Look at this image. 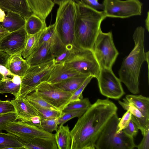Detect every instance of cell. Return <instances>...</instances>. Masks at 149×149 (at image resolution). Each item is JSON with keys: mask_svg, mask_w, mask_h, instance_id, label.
<instances>
[{"mask_svg": "<svg viewBox=\"0 0 149 149\" xmlns=\"http://www.w3.org/2000/svg\"><path fill=\"white\" fill-rule=\"evenodd\" d=\"M67 0H54V3L57 4L59 6L66 1Z\"/></svg>", "mask_w": 149, "mask_h": 149, "instance_id": "obj_49", "label": "cell"}, {"mask_svg": "<svg viewBox=\"0 0 149 149\" xmlns=\"http://www.w3.org/2000/svg\"><path fill=\"white\" fill-rule=\"evenodd\" d=\"M86 111L85 110H80L64 112L63 115L58 118V124L63 125L68 120L74 118H79Z\"/></svg>", "mask_w": 149, "mask_h": 149, "instance_id": "obj_33", "label": "cell"}, {"mask_svg": "<svg viewBox=\"0 0 149 149\" xmlns=\"http://www.w3.org/2000/svg\"><path fill=\"white\" fill-rule=\"evenodd\" d=\"M145 31L141 26L136 29L132 36L134 47L123 59L118 71L121 82L133 94L139 93V77L142 64L146 59V52L144 47Z\"/></svg>", "mask_w": 149, "mask_h": 149, "instance_id": "obj_3", "label": "cell"}, {"mask_svg": "<svg viewBox=\"0 0 149 149\" xmlns=\"http://www.w3.org/2000/svg\"><path fill=\"white\" fill-rule=\"evenodd\" d=\"M35 91L47 102L61 111L68 105L72 95L71 93L64 91L47 81L38 84Z\"/></svg>", "mask_w": 149, "mask_h": 149, "instance_id": "obj_10", "label": "cell"}, {"mask_svg": "<svg viewBox=\"0 0 149 149\" xmlns=\"http://www.w3.org/2000/svg\"><path fill=\"white\" fill-rule=\"evenodd\" d=\"M96 79L100 91L103 96L108 98L119 99L125 94L121 82L112 69L100 68Z\"/></svg>", "mask_w": 149, "mask_h": 149, "instance_id": "obj_11", "label": "cell"}, {"mask_svg": "<svg viewBox=\"0 0 149 149\" xmlns=\"http://www.w3.org/2000/svg\"><path fill=\"white\" fill-rule=\"evenodd\" d=\"M55 58L52 46L49 42L39 45L38 47L26 58L30 66L43 63Z\"/></svg>", "mask_w": 149, "mask_h": 149, "instance_id": "obj_15", "label": "cell"}, {"mask_svg": "<svg viewBox=\"0 0 149 149\" xmlns=\"http://www.w3.org/2000/svg\"><path fill=\"white\" fill-rule=\"evenodd\" d=\"M28 37L24 26L17 31L10 33L0 43V51L5 52L10 56L22 54Z\"/></svg>", "mask_w": 149, "mask_h": 149, "instance_id": "obj_13", "label": "cell"}, {"mask_svg": "<svg viewBox=\"0 0 149 149\" xmlns=\"http://www.w3.org/2000/svg\"><path fill=\"white\" fill-rule=\"evenodd\" d=\"M93 77L89 76L79 88L73 93L69 102L68 105L72 102L78 101L83 98L82 92L88 84L90 82Z\"/></svg>", "mask_w": 149, "mask_h": 149, "instance_id": "obj_35", "label": "cell"}, {"mask_svg": "<svg viewBox=\"0 0 149 149\" xmlns=\"http://www.w3.org/2000/svg\"><path fill=\"white\" fill-rule=\"evenodd\" d=\"M76 8L74 0H67L59 5L57 12L55 29L59 39L66 47L74 43V30Z\"/></svg>", "mask_w": 149, "mask_h": 149, "instance_id": "obj_5", "label": "cell"}, {"mask_svg": "<svg viewBox=\"0 0 149 149\" xmlns=\"http://www.w3.org/2000/svg\"><path fill=\"white\" fill-rule=\"evenodd\" d=\"M118 102L124 110L130 111L132 115L136 117L139 118H144L141 112L125 98L123 99V101L119 100Z\"/></svg>", "mask_w": 149, "mask_h": 149, "instance_id": "obj_34", "label": "cell"}, {"mask_svg": "<svg viewBox=\"0 0 149 149\" xmlns=\"http://www.w3.org/2000/svg\"><path fill=\"white\" fill-rule=\"evenodd\" d=\"M89 76L82 74L75 76L54 84L64 91L71 93L72 94Z\"/></svg>", "mask_w": 149, "mask_h": 149, "instance_id": "obj_26", "label": "cell"}, {"mask_svg": "<svg viewBox=\"0 0 149 149\" xmlns=\"http://www.w3.org/2000/svg\"><path fill=\"white\" fill-rule=\"evenodd\" d=\"M71 49L66 48L64 51L57 56L54 59L55 64L64 62L69 57Z\"/></svg>", "mask_w": 149, "mask_h": 149, "instance_id": "obj_42", "label": "cell"}, {"mask_svg": "<svg viewBox=\"0 0 149 149\" xmlns=\"http://www.w3.org/2000/svg\"><path fill=\"white\" fill-rule=\"evenodd\" d=\"M13 112H15V111L11 101H0V115Z\"/></svg>", "mask_w": 149, "mask_h": 149, "instance_id": "obj_39", "label": "cell"}, {"mask_svg": "<svg viewBox=\"0 0 149 149\" xmlns=\"http://www.w3.org/2000/svg\"><path fill=\"white\" fill-rule=\"evenodd\" d=\"M125 98L134 105L142 113L144 119L149 121V98L142 95L129 94Z\"/></svg>", "mask_w": 149, "mask_h": 149, "instance_id": "obj_23", "label": "cell"}, {"mask_svg": "<svg viewBox=\"0 0 149 149\" xmlns=\"http://www.w3.org/2000/svg\"><path fill=\"white\" fill-rule=\"evenodd\" d=\"M149 51L146 52V61L147 62L148 66V80L149 79Z\"/></svg>", "mask_w": 149, "mask_h": 149, "instance_id": "obj_50", "label": "cell"}, {"mask_svg": "<svg viewBox=\"0 0 149 149\" xmlns=\"http://www.w3.org/2000/svg\"><path fill=\"white\" fill-rule=\"evenodd\" d=\"M82 74H84L68 68L64 63L57 64H55L47 81L54 84Z\"/></svg>", "mask_w": 149, "mask_h": 149, "instance_id": "obj_18", "label": "cell"}, {"mask_svg": "<svg viewBox=\"0 0 149 149\" xmlns=\"http://www.w3.org/2000/svg\"><path fill=\"white\" fill-rule=\"evenodd\" d=\"M146 27L148 32L149 31V12L147 13V15L145 20Z\"/></svg>", "mask_w": 149, "mask_h": 149, "instance_id": "obj_47", "label": "cell"}, {"mask_svg": "<svg viewBox=\"0 0 149 149\" xmlns=\"http://www.w3.org/2000/svg\"><path fill=\"white\" fill-rule=\"evenodd\" d=\"M10 56L6 52L0 51V65L6 67L8 61Z\"/></svg>", "mask_w": 149, "mask_h": 149, "instance_id": "obj_44", "label": "cell"}, {"mask_svg": "<svg viewBox=\"0 0 149 149\" xmlns=\"http://www.w3.org/2000/svg\"><path fill=\"white\" fill-rule=\"evenodd\" d=\"M3 76L1 74H0V81L3 80Z\"/></svg>", "mask_w": 149, "mask_h": 149, "instance_id": "obj_51", "label": "cell"}, {"mask_svg": "<svg viewBox=\"0 0 149 149\" xmlns=\"http://www.w3.org/2000/svg\"><path fill=\"white\" fill-rule=\"evenodd\" d=\"M18 138L22 144L24 149H58L55 139L34 137L24 140Z\"/></svg>", "mask_w": 149, "mask_h": 149, "instance_id": "obj_19", "label": "cell"}, {"mask_svg": "<svg viewBox=\"0 0 149 149\" xmlns=\"http://www.w3.org/2000/svg\"><path fill=\"white\" fill-rule=\"evenodd\" d=\"M117 110L108 99H99L91 104L70 131V149H95L100 135Z\"/></svg>", "mask_w": 149, "mask_h": 149, "instance_id": "obj_1", "label": "cell"}, {"mask_svg": "<svg viewBox=\"0 0 149 149\" xmlns=\"http://www.w3.org/2000/svg\"><path fill=\"white\" fill-rule=\"evenodd\" d=\"M55 24H54L47 27L42 31L39 45L44 42H49L51 44L55 58L66 49L59 39L56 32Z\"/></svg>", "mask_w": 149, "mask_h": 149, "instance_id": "obj_16", "label": "cell"}, {"mask_svg": "<svg viewBox=\"0 0 149 149\" xmlns=\"http://www.w3.org/2000/svg\"><path fill=\"white\" fill-rule=\"evenodd\" d=\"M64 63L70 69L96 79L100 70L92 50L81 48L74 44L71 49L69 57Z\"/></svg>", "mask_w": 149, "mask_h": 149, "instance_id": "obj_6", "label": "cell"}, {"mask_svg": "<svg viewBox=\"0 0 149 149\" xmlns=\"http://www.w3.org/2000/svg\"><path fill=\"white\" fill-rule=\"evenodd\" d=\"M1 101V100H0V101Z\"/></svg>", "mask_w": 149, "mask_h": 149, "instance_id": "obj_52", "label": "cell"}, {"mask_svg": "<svg viewBox=\"0 0 149 149\" xmlns=\"http://www.w3.org/2000/svg\"><path fill=\"white\" fill-rule=\"evenodd\" d=\"M132 115L129 110H127L124 114L118 123L116 131L117 133H119L127 127L131 120Z\"/></svg>", "mask_w": 149, "mask_h": 149, "instance_id": "obj_38", "label": "cell"}, {"mask_svg": "<svg viewBox=\"0 0 149 149\" xmlns=\"http://www.w3.org/2000/svg\"><path fill=\"white\" fill-rule=\"evenodd\" d=\"M106 17L125 18L141 15L142 3L139 0H104Z\"/></svg>", "mask_w": 149, "mask_h": 149, "instance_id": "obj_9", "label": "cell"}, {"mask_svg": "<svg viewBox=\"0 0 149 149\" xmlns=\"http://www.w3.org/2000/svg\"><path fill=\"white\" fill-rule=\"evenodd\" d=\"M120 119L117 113L112 117L97 140L95 149H133L136 147L133 137L123 130L116 132Z\"/></svg>", "mask_w": 149, "mask_h": 149, "instance_id": "obj_4", "label": "cell"}, {"mask_svg": "<svg viewBox=\"0 0 149 149\" xmlns=\"http://www.w3.org/2000/svg\"><path fill=\"white\" fill-rule=\"evenodd\" d=\"M54 65V59L43 63L30 66L24 76L21 78L20 89L17 97H25L34 91L40 83L47 81Z\"/></svg>", "mask_w": 149, "mask_h": 149, "instance_id": "obj_8", "label": "cell"}, {"mask_svg": "<svg viewBox=\"0 0 149 149\" xmlns=\"http://www.w3.org/2000/svg\"><path fill=\"white\" fill-rule=\"evenodd\" d=\"M0 74L3 76V78H6L8 76L12 77L15 75L6 67L1 65H0Z\"/></svg>", "mask_w": 149, "mask_h": 149, "instance_id": "obj_45", "label": "cell"}, {"mask_svg": "<svg viewBox=\"0 0 149 149\" xmlns=\"http://www.w3.org/2000/svg\"><path fill=\"white\" fill-rule=\"evenodd\" d=\"M26 60L22 57L21 54L10 56L6 67L14 75L22 77L30 67Z\"/></svg>", "mask_w": 149, "mask_h": 149, "instance_id": "obj_20", "label": "cell"}, {"mask_svg": "<svg viewBox=\"0 0 149 149\" xmlns=\"http://www.w3.org/2000/svg\"><path fill=\"white\" fill-rule=\"evenodd\" d=\"M100 68L112 69L119 53L114 44L112 33L99 32L92 50Z\"/></svg>", "mask_w": 149, "mask_h": 149, "instance_id": "obj_7", "label": "cell"}, {"mask_svg": "<svg viewBox=\"0 0 149 149\" xmlns=\"http://www.w3.org/2000/svg\"><path fill=\"white\" fill-rule=\"evenodd\" d=\"M5 130L24 140L34 137L55 139L54 134L29 123L21 121L11 122Z\"/></svg>", "mask_w": 149, "mask_h": 149, "instance_id": "obj_12", "label": "cell"}, {"mask_svg": "<svg viewBox=\"0 0 149 149\" xmlns=\"http://www.w3.org/2000/svg\"><path fill=\"white\" fill-rule=\"evenodd\" d=\"M9 33L8 31L0 26V43L3 39Z\"/></svg>", "mask_w": 149, "mask_h": 149, "instance_id": "obj_46", "label": "cell"}, {"mask_svg": "<svg viewBox=\"0 0 149 149\" xmlns=\"http://www.w3.org/2000/svg\"><path fill=\"white\" fill-rule=\"evenodd\" d=\"M55 139L58 149H70L71 138L68 125H60L54 134Z\"/></svg>", "mask_w": 149, "mask_h": 149, "instance_id": "obj_24", "label": "cell"}, {"mask_svg": "<svg viewBox=\"0 0 149 149\" xmlns=\"http://www.w3.org/2000/svg\"><path fill=\"white\" fill-rule=\"evenodd\" d=\"M74 0L76 8L74 44L81 48L92 50L101 30V23L106 17L103 11L93 9L79 0Z\"/></svg>", "mask_w": 149, "mask_h": 149, "instance_id": "obj_2", "label": "cell"}, {"mask_svg": "<svg viewBox=\"0 0 149 149\" xmlns=\"http://www.w3.org/2000/svg\"><path fill=\"white\" fill-rule=\"evenodd\" d=\"M143 136L141 141L136 147L138 149H149V128L146 130Z\"/></svg>", "mask_w": 149, "mask_h": 149, "instance_id": "obj_43", "label": "cell"}, {"mask_svg": "<svg viewBox=\"0 0 149 149\" xmlns=\"http://www.w3.org/2000/svg\"></svg>", "mask_w": 149, "mask_h": 149, "instance_id": "obj_53", "label": "cell"}, {"mask_svg": "<svg viewBox=\"0 0 149 149\" xmlns=\"http://www.w3.org/2000/svg\"><path fill=\"white\" fill-rule=\"evenodd\" d=\"M0 8L20 15L25 20L33 14L27 0H0Z\"/></svg>", "mask_w": 149, "mask_h": 149, "instance_id": "obj_17", "label": "cell"}, {"mask_svg": "<svg viewBox=\"0 0 149 149\" xmlns=\"http://www.w3.org/2000/svg\"><path fill=\"white\" fill-rule=\"evenodd\" d=\"M17 119L15 112L11 113L0 115V132L5 130L7 125L11 122Z\"/></svg>", "mask_w": 149, "mask_h": 149, "instance_id": "obj_37", "label": "cell"}, {"mask_svg": "<svg viewBox=\"0 0 149 149\" xmlns=\"http://www.w3.org/2000/svg\"><path fill=\"white\" fill-rule=\"evenodd\" d=\"M91 105V103L88 98H82L79 100L70 103L64 109L63 111L66 112L75 110L86 111Z\"/></svg>", "mask_w": 149, "mask_h": 149, "instance_id": "obj_31", "label": "cell"}, {"mask_svg": "<svg viewBox=\"0 0 149 149\" xmlns=\"http://www.w3.org/2000/svg\"><path fill=\"white\" fill-rule=\"evenodd\" d=\"M20 84L16 83L12 78L9 77L3 78L0 81V93H10L14 95L15 98L18 95Z\"/></svg>", "mask_w": 149, "mask_h": 149, "instance_id": "obj_28", "label": "cell"}, {"mask_svg": "<svg viewBox=\"0 0 149 149\" xmlns=\"http://www.w3.org/2000/svg\"><path fill=\"white\" fill-rule=\"evenodd\" d=\"M42 31L33 35L28 36L24 48L21 54L24 58H27L38 47Z\"/></svg>", "mask_w": 149, "mask_h": 149, "instance_id": "obj_29", "label": "cell"}, {"mask_svg": "<svg viewBox=\"0 0 149 149\" xmlns=\"http://www.w3.org/2000/svg\"><path fill=\"white\" fill-rule=\"evenodd\" d=\"M25 21V19L20 15L8 12L3 20L0 22V26L10 33L24 26Z\"/></svg>", "mask_w": 149, "mask_h": 149, "instance_id": "obj_22", "label": "cell"}, {"mask_svg": "<svg viewBox=\"0 0 149 149\" xmlns=\"http://www.w3.org/2000/svg\"><path fill=\"white\" fill-rule=\"evenodd\" d=\"M10 101L15 108L17 119L29 123L33 117L39 115L25 97L19 96Z\"/></svg>", "mask_w": 149, "mask_h": 149, "instance_id": "obj_14", "label": "cell"}, {"mask_svg": "<svg viewBox=\"0 0 149 149\" xmlns=\"http://www.w3.org/2000/svg\"><path fill=\"white\" fill-rule=\"evenodd\" d=\"M27 0L33 13L44 21L54 5V2L51 0Z\"/></svg>", "mask_w": 149, "mask_h": 149, "instance_id": "obj_21", "label": "cell"}, {"mask_svg": "<svg viewBox=\"0 0 149 149\" xmlns=\"http://www.w3.org/2000/svg\"><path fill=\"white\" fill-rule=\"evenodd\" d=\"M30 103L37 111L42 119L58 118L61 116L64 113L63 111L60 110L43 108L36 104Z\"/></svg>", "mask_w": 149, "mask_h": 149, "instance_id": "obj_30", "label": "cell"}, {"mask_svg": "<svg viewBox=\"0 0 149 149\" xmlns=\"http://www.w3.org/2000/svg\"><path fill=\"white\" fill-rule=\"evenodd\" d=\"M47 27L45 21L34 14L26 19L24 25L25 29L28 36L39 33Z\"/></svg>", "mask_w": 149, "mask_h": 149, "instance_id": "obj_25", "label": "cell"}, {"mask_svg": "<svg viewBox=\"0 0 149 149\" xmlns=\"http://www.w3.org/2000/svg\"><path fill=\"white\" fill-rule=\"evenodd\" d=\"M59 125L58 118L52 119H42L41 121V128L49 132L52 133L56 131Z\"/></svg>", "mask_w": 149, "mask_h": 149, "instance_id": "obj_36", "label": "cell"}, {"mask_svg": "<svg viewBox=\"0 0 149 149\" xmlns=\"http://www.w3.org/2000/svg\"><path fill=\"white\" fill-rule=\"evenodd\" d=\"M139 130L136 125L131 120L127 127L123 131L128 135L134 137L137 135Z\"/></svg>", "mask_w": 149, "mask_h": 149, "instance_id": "obj_40", "label": "cell"}, {"mask_svg": "<svg viewBox=\"0 0 149 149\" xmlns=\"http://www.w3.org/2000/svg\"><path fill=\"white\" fill-rule=\"evenodd\" d=\"M0 149H24L18 138L13 134L0 132Z\"/></svg>", "mask_w": 149, "mask_h": 149, "instance_id": "obj_27", "label": "cell"}, {"mask_svg": "<svg viewBox=\"0 0 149 149\" xmlns=\"http://www.w3.org/2000/svg\"><path fill=\"white\" fill-rule=\"evenodd\" d=\"M82 3L95 10H104L102 3H100L97 0H80Z\"/></svg>", "mask_w": 149, "mask_h": 149, "instance_id": "obj_41", "label": "cell"}, {"mask_svg": "<svg viewBox=\"0 0 149 149\" xmlns=\"http://www.w3.org/2000/svg\"><path fill=\"white\" fill-rule=\"evenodd\" d=\"M25 97L30 102L36 104L41 107L59 110L45 100L35 91L29 94Z\"/></svg>", "mask_w": 149, "mask_h": 149, "instance_id": "obj_32", "label": "cell"}, {"mask_svg": "<svg viewBox=\"0 0 149 149\" xmlns=\"http://www.w3.org/2000/svg\"><path fill=\"white\" fill-rule=\"evenodd\" d=\"M4 12L0 8V22L2 21L6 16Z\"/></svg>", "mask_w": 149, "mask_h": 149, "instance_id": "obj_48", "label": "cell"}]
</instances>
